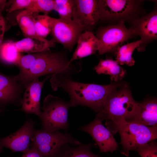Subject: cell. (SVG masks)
I'll list each match as a JSON object with an SVG mask.
<instances>
[{"instance_id":"1","label":"cell","mask_w":157,"mask_h":157,"mask_svg":"<svg viewBox=\"0 0 157 157\" xmlns=\"http://www.w3.org/2000/svg\"><path fill=\"white\" fill-rule=\"evenodd\" d=\"M50 79L51 88L56 91L59 88L69 95V106H83L96 112L101 111L109 95L118 87L115 84L100 85L80 83L73 80L69 76L62 74L52 75Z\"/></svg>"},{"instance_id":"2","label":"cell","mask_w":157,"mask_h":157,"mask_svg":"<svg viewBox=\"0 0 157 157\" xmlns=\"http://www.w3.org/2000/svg\"><path fill=\"white\" fill-rule=\"evenodd\" d=\"M81 69V66L71 63L64 52L47 51L38 53L36 58L29 69L15 76L22 87L26 88L33 80L47 74H60L70 76Z\"/></svg>"},{"instance_id":"3","label":"cell","mask_w":157,"mask_h":157,"mask_svg":"<svg viewBox=\"0 0 157 157\" xmlns=\"http://www.w3.org/2000/svg\"><path fill=\"white\" fill-rule=\"evenodd\" d=\"M106 127L113 135L118 132L120 144L122 147L121 153L128 156L130 151L135 150L141 146L157 138V127L148 126L125 120L105 123Z\"/></svg>"},{"instance_id":"4","label":"cell","mask_w":157,"mask_h":157,"mask_svg":"<svg viewBox=\"0 0 157 157\" xmlns=\"http://www.w3.org/2000/svg\"><path fill=\"white\" fill-rule=\"evenodd\" d=\"M112 91L106 99L102 110L98 112L106 123L120 120L128 121L132 118L138 103L134 99L129 88L126 85Z\"/></svg>"},{"instance_id":"5","label":"cell","mask_w":157,"mask_h":157,"mask_svg":"<svg viewBox=\"0 0 157 157\" xmlns=\"http://www.w3.org/2000/svg\"><path fill=\"white\" fill-rule=\"evenodd\" d=\"M100 20L131 22L142 15V0H98Z\"/></svg>"},{"instance_id":"6","label":"cell","mask_w":157,"mask_h":157,"mask_svg":"<svg viewBox=\"0 0 157 157\" xmlns=\"http://www.w3.org/2000/svg\"><path fill=\"white\" fill-rule=\"evenodd\" d=\"M68 102L51 94L44 98L40 117L43 129L50 132L69 129Z\"/></svg>"},{"instance_id":"7","label":"cell","mask_w":157,"mask_h":157,"mask_svg":"<svg viewBox=\"0 0 157 157\" xmlns=\"http://www.w3.org/2000/svg\"><path fill=\"white\" fill-rule=\"evenodd\" d=\"M125 22L121 21L116 24L100 27L96 32V36L100 42L98 51L99 55L115 52L118 48L127 40L138 36L132 27L127 28Z\"/></svg>"},{"instance_id":"8","label":"cell","mask_w":157,"mask_h":157,"mask_svg":"<svg viewBox=\"0 0 157 157\" xmlns=\"http://www.w3.org/2000/svg\"><path fill=\"white\" fill-rule=\"evenodd\" d=\"M31 146L42 157H55L60 148L66 144L79 145L81 143L67 133L50 132L44 130L34 131Z\"/></svg>"},{"instance_id":"9","label":"cell","mask_w":157,"mask_h":157,"mask_svg":"<svg viewBox=\"0 0 157 157\" xmlns=\"http://www.w3.org/2000/svg\"><path fill=\"white\" fill-rule=\"evenodd\" d=\"M84 28L72 19L52 17L51 33L52 39L71 51L77 43Z\"/></svg>"},{"instance_id":"10","label":"cell","mask_w":157,"mask_h":157,"mask_svg":"<svg viewBox=\"0 0 157 157\" xmlns=\"http://www.w3.org/2000/svg\"><path fill=\"white\" fill-rule=\"evenodd\" d=\"M104 121L98 113L94 119L88 125L78 129L90 134L96 142L101 153H112L118 148V144L110 131L102 124Z\"/></svg>"},{"instance_id":"11","label":"cell","mask_w":157,"mask_h":157,"mask_svg":"<svg viewBox=\"0 0 157 157\" xmlns=\"http://www.w3.org/2000/svg\"><path fill=\"white\" fill-rule=\"evenodd\" d=\"M72 19L82 26L85 31H91L100 19L97 0H73Z\"/></svg>"},{"instance_id":"12","label":"cell","mask_w":157,"mask_h":157,"mask_svg":"<svg viewBox=\"0 0 157 157\" xmlns=\"http://www.w3.org/2000/svg\"><path fill=\"white\" fill-rule=\"evenodd\" d=\"M155 8L151 12L132 21V27L139 35L141 44L138 48L139 51L144 50L146 45L157 38V11Z\"/></svg>"},{"instance_id":"13","label":"cell","mask_w":157,"mask_h":157,"mask_svg":"<svg viewBox=\"0 0 157 157\" xmlns=\"http://www.w3.org/2000/svg\"><path fill=\"white\" fill-rule=\"evenodd\" d=\"M33 126V122L28 120L15 132L0 139V153L3 147L14 152H26L30 148V142L34 131Z\"/></svg>"},{"instance_id":"14","label":"cell","mask_w":157,"mask_h":157,"mask_svg":"<svg viewBox=\"0 0 157 157\" xmlns=\"http://www.w3.org/2000/svg\"><path fill=\"white\" fill-rule=\"evenodd\" d=\"M51 76H48L42 81L36 79L27 85L22 99V111L40 117L42 111L40 100L42 88L45 81Z\"/></svg>"},{"instance_id":"15","label":"cell","mask_w":157,"mask_h":157,"mask_svg":"<svg viewBox=\"0 0 157 157\" xmlns=\"http://www.w3.org/2000/svg\"><path fill=\"white\" fill-rule=\"evenodd\" d=\"M132 122L148 126L157 127V101L156 98L146 99L138 103L136 109L131 119Z\"/></svg>"},{"instance_id":"16","label":"cell","mask_w":157,"mask_h":157,"mask_svg":"<svg viewBox=\"0 0 157 157\" xmlns=\"http://www.w3.org/2000/svg\"><path fill=\"white\" fill-rule=\"evenodd\" d=\"M77 44V47L70 59L71 63L95 53L99 49L100 42L91 31H85L80 36Z\"/></svg>"},{"instance_id":"17","label":"cell","mask_w":157,"mask_h":157,"mask_svg":"<svg viewBox=\"0 0 157 157\" xmlns=\"http://www.w3.org/2000/svg\"><path fill=\"white\" fill-rule=\"evenodd\" d=\"M22 87L15 76H6L0 72V103L6 104L18 101L22 102Z\"/></svg>"},{"instance_id":"18","label":"cell","mask_w":157,"mask_h":157,"mask_svg":"<svg viewBox=\"0 0 157 157\" xmlns=\"http://www.w3.org/2000/svg\"><path fill=\"white\" fill-rule=\"evenodd\" d=\"M55 43L52 39L48 40L38 36L25 37L15 42V44L19 52L30 54L50 50V48L54 47Z\"/></svg>"},{"instance_id":"19","label":"cell","mask_w":157,"mask_h":157,"mask_svg":"<svg viewBox=\"0 0 157 157\" xmlns=\"http://www.w3.org/2000/svg\"><path fill=\"white\" fill-rule=\"evenodd\" d=\"M94 69L98 74L110 76L111 80L117 81L122 79L125 76L126 71L116 60L110 59L101 60Z\"/></svg>"},{"instance_id":"20","label":"cell","mask_w":157,"mask_h":157,"mask_svg":"<svg viewBox=\"0 0 157 157\" xmlns=\"http://www.w3.org/2000/svg\"><path fill=\"white\" fill-rule=\"evenodd\" d=\"M96 144L90 143L72 147L66 144L60 149L55 157H101L91 151Z\"/></svg>"},{"instance_id":"21","label":"cell","mask_w":157,"mask_h":157,"mask_svg":"<svg viewBox=\"0 0 157 157\" xmlns=\"http://www.w3.org/2000/svg\"><path fill=\"white\" fill-rule=\"evenodd\" d=\"M142 42L140 40L119 47L115 53L116 61L121 65L125 64L131 66L134 65L135 61L132 57V53Z\"/></svg>"},{"instance_id":"22","label":"cell","mask_w":157,"mask_h":157,"mask_svg":"<svg viewBox=\"0 0 157 157\" xmlns=\"http://www.w3.org/2000/svg\"><path fill=\"white\" fill-rule=\"evenodd\" d=\"M15 42L8 40L3 43L0 47V61L6 64L16 65L21 56Z\"/></svg>"},{"instance_id":"23","label":"cell","mask_w":157,"mask_h":157,"mask_svg":"<svg viewBox=\"0 0 157 157\" xmlns=\"http://www.w3.org/2000/svg\"><path fill=\"white\" fill-rule=\"evenodd\" d=\"M33 14L29 10H24L16 16L17 22L25 37L38 36L35 28Z\"/></svg>"},{"instance_id":"24","label":"cell","mask_w":157,"mask_h":157,"mask_svg":"<svg viewBox=\"0 0 157 157\" xmlns=\"http://www.w3.org/2000/svg\"><path fill=\"white\" fill-rule=\"evenodd\" d=\"M33 20L35 32L38 36L44 38L51 33L52 17L48 15L34 13L33 14Z\"/></svg>"},{"instance_id":"25","label":"cell","mask_w":157,"mask_h":157,"mask_svg":"<svg viewBox=\"0 0 157 157\" xmlns=\"http://www.w3.org/2000/svg\"><path fill=\"white\" fill-rule=\"evenodd\" d=\"M53 10L58 13L59 18L72 19L73 0H54Z\"/></svg>"},{"instance_id":"26","label":"cell","mask_w":157,"mask_h":157,"mask_svg":"<svg viewBox=\"0 0 157 157\" xmlns=\"http://www.w3.org/2000/svg\"><path fill=\"white\" fill-rule=\"evenodd\" d=\"M54 0H33L31 5L26 10L33 13L39 14L42 13L48 15L53 10Z\"/></svg>"},{"instance_id":"27","label":"cell","mask_w":157,"mask_h":157,"mask_svg":"<svg viewBox=\"0 0 157 157\" xmlns=\"http://www.w3.org/2000/svg\"><path fill=\"white\" fill-rule=\"evenodd\" d=\"M38 53H30L21 56L16 65L19 68L18 74H22L28 71L37 58Z\"/></svg>"},{"instance_id":"28","label":"cell","mask_w":157,"mask_h":157,"mask_svg":"<svg viewBox=\"0 0 157 157\" xmlns=\"http://www.w3.org/2000/svg\"><path fill=\"white\" fill-rule=\"evenodd\" d=\"M135 151L141 157H157V144L153 141L139 147Z\"/></svg>"},{"instance_id":"29","label":"cell","mask_w":157,"mask_h":157,"mask_svg":"<svg viewBox=\"0 0 157 157\" xmlns=\"http://www.w3.org/2000/svg\"><path fill=\"white\" fill-rule=\"evenodd\" d=\"M32 1L33 0H9L8 2L6 4V6H8L9 7L6 11L9 13L17 10L24 9L26 10L31 5Z\"/></svg>"},{"instance_id":"30","label":"cell","mask_w":157,"mask_h":157,"mask_svg":"<svg viewBox=\"0 0 157 157\" xmlns=\"http://www.w3.org/2000/svg\"><path fill=\"white\" fill-rule=\"evenodd\" d=\"M20 157H42L37 150L32 146L24 154Z\"/></svg>"},{"instance_id":"31","label":"cell","mask_w":157,"mask_h":157,"mask_svg":"<svg viewBox=\"0 0 157 157\" xmlns=\"http://www.w3.org/2000/svg\"><path fill=\"white\" fill-rule=\"evenodd\" d=\"M5 30V28L0 29V47L3 43V35Z\"/></svg>"},{"instance_id":"32","label":"cell","mask_w":157,"mask_h":157,"mask_svg":"<svg viewBox=\"0 0 157 157\" xmlns=\"http://www.w3.org/2000/svg\"><path fill=\"white\" fill-rule=\"evenodd\" d=\"M6 0H0V10L2 12L5 7Z\"/></svg>"},{"instance_id":"33","label":"cell","mask_w":157,"mask_h":157,"mask_svg":"<svg viewBox=\"0 0 157 157\" xmlns=\"http://www.w3.org/2000/svg\"><path fill=\"white\" fill-rule=\"evenodd\" d=\"M2 11L0 10V20L3 18L2 15Z\"/></svg>"},{"instance_id":"34","label":"cell","mask_w":157,"mask_h":157,"mask_svg":"<svg viewBox=\"0 0 157 157\" xmlns=\"http://www.w3.org/2000/svg\"><path fill=\"white\" fill-rule=\"evenodd\" d=\"M2 111V110L1 109H0V112H1Z\"/></svg>"}]
</instances>
